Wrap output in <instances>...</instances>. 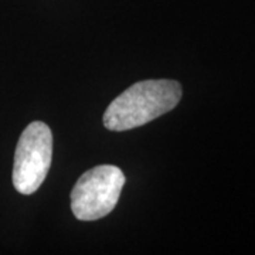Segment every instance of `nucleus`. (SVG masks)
<instances>
[{
  "mask_svg": "<svg viewBox=\"0 0 255 255\" xmlns=\"http://www.w3.org/2000/svg\"><path fill=\"white\" fill-rule=\"evenodd\" d=\"M182 98V85L172 80H147L129 87L111 102L104 125L122 132L142 127L172 111Z\"/></svg>",
  "mask_w": 255,
  "mask_h": 255,
  "instance_id": "obj_1",
  "label": "nucleus"
},
{
  "mask_svg": "<svg viewBox=\"0 0 255 255\" xmlns=\"http://www.w3.org/2000/svg\"><path fill=\"white\" fill-rule=\"evenodd\" d=\"M125 184V174L112 164H101L85 172L71 191V210L81 221H94L115 209Z\"/></svg>",
  "mask_w": 255,
  "mask_h": 255,
  "instance_id": "obj_2",
  "label": "nucleus"
},
{
  "mask_svg": "<svg viewBox=\"0 0 255 255\" xmlns=\"http://www.w3.org/2000/svg\"><path fill=\"white\" fill-rule=\"evenodd\" d=\"M53 157V133L44 122H31L18 139L13 186L20 194L36 193L46 180Z\"/></svg>",
  "mask_w": 255,
  "mask_h": 255,
  "instance_id": "obj_3",
  "label": "nucleus"
}]
</instances>
